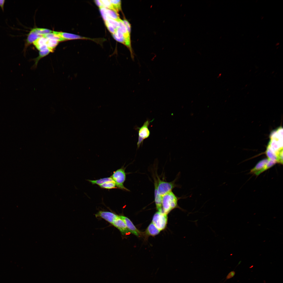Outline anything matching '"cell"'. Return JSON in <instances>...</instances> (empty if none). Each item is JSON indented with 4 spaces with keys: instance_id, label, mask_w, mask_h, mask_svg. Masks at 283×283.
<instances>
[{
    "instance_id": "obj_22",
    "label": "cell",
    "mask_w": 283,
    "mask_h": 283,
    "mask_svg": "<svg viewBox=\"0 0 283 283\" xmlns=\"http://www.w3.org/2000/svg\"><path fill=\"white\" fill-rule=\"evenodd\" d=\"M115 11L118 13L121 10V0H110Z\"/></svg>"
},
{
    "instance_id": "obj_3",
    "label": "cell",
    "mask_w": 283,
    "mask_h": 283,
    "mask_svg": "<svg viewBox=\"0 0 283 283\" xmlns=\"http://www.w3.org/2000/svg\"><path fill=\"white\" fill-rule=\"evenodd\" d=\"M110 177L115 182L117 188L127 191H130L124 185L126 178V174L124 168H121L113 172Z\"/></svg>"
},
{
    "instance_id": "obj_21",
    "label": "cell",
    "mask_w": 283,
    "mask_h": 283,
    "mask_svg": "<svg viewBox=\"0 0 283 283\" xmlns=\"http://www.w3.org/2000/svg\"><path fill=\"white\" fill-rule=\"evenodd\" d=\"M43 37L47 39H53L61 41L65 40L58 36L53 33H50L43 35Z\"/></svg>"
},
{
    "instance_id": "obj_1",
    "label": "cell",
    "mask_w": 283,
    "mask_h": 283,
    "mask_svg": "<svg viewBox=\"0 0 283 283\" xmlns=\"http://www.w3.org/2000/svg\"><path fill=\"white\" fill-rule=\"evenodd\" d=\"M181 198H185L178 197L172 191L163 196L162 205L163 212L168 214L172 210L176 208H178L182 210H184L178 204V200Z\"/></svg>"
},
{
    "instance_id": "obj_18",
    "label": "cell",
    "mask_w": 283,
    "mask_h": 283,
    "mask_svg": "<svg viewBox=\"0 0 283 283\" xmlns=\"http://www.w3.org/2000/svg\"><path fill=\"white\" fill-rule=\"evenodd\" d=\"M59 42V41L57 40L47 39L46 45L47 48L53 52L54 49L58 44Z\"/></svg>"
},
{
    "instance_id": "obj_28",
    "label": "cell",
    "mask_w": 283,
    "mask_h": 283,
    "mask_svg": "<svg viewBox=\"0 0 283 283\" xmlns=\"http://www.w3.org/2000/svg\"><path fill=\"white\" fill-rule=\"evenodd\" d=\"M129 33L130 34L131 32V26L129 23L126 19L123 20Z\"/></svg>"
},
{
    "instance_id": "obj_30",
    "label": "cell",
    "mask_w": 283,
    "mask_h": 283,
    "mask_svg": "<svg viewBox=\"0 0 283 283\" xmlns=\"http://www.w3.org/2000/svg\"><path fill=\"white\" fill-rule=\"evenodd\" d=\"M5 0H0V7L3 11H4V5Z\"/></svg>"
},
{
    "instance_id": "obj_5",
    "label": "cell",
    "mask_w": 283,
    "mask_h": 283,
    "mask_svg": "<svg viewBox=\"0 0 283 283\" xmlns=\"http://www.w3.org/2000/svg\"><path fill=\"white\" fill-rule=\"evenodd\" d=\"M167 214L163 211H157L154 214L152 222L160 231L164 230L167 223Z\"/></svg>"
},
{
    "instance_id": "obj_9",
    "label": "cell",
    "mask_w": 283,
    "mask_h": 283,
    "mask_svg": "<svg viewBox=\"0 0 283 283\" xmlns=\"http://www.w3.org/2000/svg\"><path fill=\"white\" fill-rule=\"evenodd\" d=\"M268 161V159L262 160L259 161L250 171V173L258 176L265 171V168Z\"/></svg>"
},
{
    "instance_id": "obj_13",
    "label": "cell",
    "mask_w": 283,
    "mask_h": 283,
    "mask_svg": "<svg viewBox=\"0 0 283 283\" xmlns=\"http://www.w3.org/2000/svg\"><path fill=\"white\" fill-rule=\"evenodd\" d=\"M50 52H52L48 48H45L40 50L39 56L33 59L35 62V63L32 67V68L34 69L36 68L39 61L41 58L48 55Z\"/></svg>"
},
{
    "instance_id": "obj_6",
    "label": "cell",
    "mask_w": 283,
    "mask_h": 283,
    "mask_svg": "<svg viewBox=\"0 0 283 283\" xmlns=\"http://www.w3.org/2000/svg\"><path fill=\"white\" fill-rule=\"evenodd\" d=\"M95 216L96 217L102 218L112 224L118 216L113 213L102 211H99Z\"/></svg>"
},
{
    "instance_id": "obj_19",
    "label": "cell",
    "mask_w": 283,
    "mask_h": 283,
    "mask_svg": "<svg viewBox=\"0 0 283 283\" xmlns=\"http://www.w3.org/2000/svg\"><path fill=\"white\" fill-rule=\"evenodd\" d=\"M106 13L110 18L117 21L120 18L117 13L112 10L106 9Z\"/></svg>"
},
{
    "instance_id": "obj_14",
    "label": "cell",
    "mask_w": 283,
    "mask_h": 283,
    "mask_svg": "<svg viewBox=\"0 0 283 283\" xmlns=\"http://www.w3.org/2000/svg\"><path fill=\"white\" fill-rule=\"evenodd\" d=\"M160 231L151 222L147 227L145 233V235L148 236H154L158 234Z\"/></svg>"
},
{
    "instance_id": "obj_24",
    "label": "cell",
    "mask_w": 283,
    "mask_h": 283,
    "mask_svg": "<svg viewBox=\"0 0 283 283\" xmlns=\"http://www.w3.org/2000/svg\"><path fill=\"white\" fill-rule=\"evenodd\" d=\"M100 1L103 7L115 11L112 4L110 2V0H101Z\"/></svg>"
},
{
    "instance_id": "obj_29",
    "label": "cell",
    "mask_w": 283,
    "mask_h": 283,
    "mask_svg": "<svg viewBox=\"0 0 283 283\" xmlns=\"http://www.w3.org/2000/svg\"><path fill=\"white\" fill-rule=\"evenodd\" d=\"M235 274V272L234 271H232L230 272L227 275L226 278L229 279L233 277Z\"/></svg>"
},
{
    "instance_id": "obj_15",
    "label": "cell",
    "mask_w": 283,
    "mask_h": 283,
    "mask_svg": "<svg viewBox=\"0 0 283 283\" xmlns=\"http://www.w3.org/2000/svg\"><path fill=\"white\" fill-rule=\"evenodd\" d=\"M47 39L41 37L37 39L33 43L36 48L40 51L43 49L47 48L46 42Z\"/></svg>"
},
{
    "instance_id": "obj_12",
    "label": "cell",
    "mask_w": 283,
    "mask_h": 283,
    "mask_svg": "<svg viewBox=\"0 0 283 283\" xmlns=\"http://www.w3.org/2000/svg\"><path fill=\"white\" fill-rule=\"evenodd\" d=\"M53 33L61 37L65 40L77 39H90L89 38L68 33L55 31H53Z\"/></svg>"
},
{
    "instance_id": "obj_2",
    "label": "cell",
    "mask_w": 283,
    "mask_h": 283,
    "mask_svg": "<svg viewBox=\"0 0 283 283\" xmlns=\"http://www.w3.org/2000/svg\"><path fill=\"white\" fill-rule=\"evenodd\" d=\"M157 178H154V194H157L162 197L167 193L172 191L176 187H180V186L176 184V178L173 181L168 182L161 180L159 177L157 176Z\"/></svg>"
},
{
    "instance_id": "obj_31",
    "label": "cell",
    "mask_w": 283,
    "mask_h": 283,
    "mask_svg": "<svg viewBox=\"0 0 283 283\" xmlns=\"http://www.w3.org/2000/svg\"><path fill=\"white\" fill-rule=\"evenodd\" d=\"M94 1L96 4L99 7V8L103 7L100 0H95Z\"/></svg>"
},
{
    "instance_id": "obj_8",
    "label": "cell",
    "mask_w": 283,
    "mask_h": 283,
    "mask_svg": "<svg viewBox=\"0 0 283 283\" xmlns=\"http://www.w3.org/2000/svg\"><path fill=\"white\" fill-rule=\"evenodd\" d=\"M119 216L124 221L130 233L137 236H139L141 235L142 233L136 227L132 222L128 218L122 215Z\"/></svg>"
},
{
    "instance_id": "obj_20",
    "label": "cell",
    "mask_w": 283,
    "mask_h": 283,
    "mask_svg": "<svg viewBox=\"0 0 283 283\" xmlns=\"http://www.w3.org/2000/svg\"><path fill=\"white\" fill-rule=\"evenodd\" d=\"M99 186L101 188L107 189H111L117 188L114 181L106 182L99 185Z\"/></svg>"
},
{
    "instance_id": "obj_26",
    "label": "cell",
    "mask_w": 283,
    "mask_h": 283,
    "mask_svg": "<svg viewBox=\"0 0 283 283\" xmlns=\"http://www.w3.org/2000/svg\"><path fill=\"white\" fill-rule=\"evenodd\" d=\"M99 9L101 15L104 21H107L110 18L108 17L106 13V8L102 7L100 8Z\"/></svg>"
},
{
    "instance_id": "obj_27",
    "label": "cell",
    "mask_w": 283,
    "mask_h": 283,
    "mask_svg": "<svg viewBox=\"0 0 283 283\" xmlns=\"http://www.w3.org/2000/svg\"><path fill=\"white\" fill-rule=\"evenodd\" d=\"M105 24L107 29L112 34H114L116 30H115L112 26L109 24L107 21H105Z\"/></svg>"
},
{
    "instance_id": "obj_23",
    "label": "cell",
    "mask_w": 283,
    "mask_h": 283,
    "mask_svg": "<svg viewBox=\"0 0 283 283\" xmlns=\"http://www.w3.org/2000/svg\"><path fill=\"white\" fill-rule=\"evenodd\" d=\"M33 29L35 32L39 35H43L53 32L52 31L45 28H33Z\"/></svg>"
},
{
    "instance_id": "obj_4",
    "label": "cell",
    "mask_w": 283,
    "mask_h": 283,
    "mask_svg": "<svg viewBox=\"0 0 283 283\" xmlns=\"http://www.w3.org/2000/svg\"><path fill=\"white\" fill-rule=\"evenodd\" d=\"M153 121H150L148 119L145 121L143 125L140 127H137V130L138 132V140L137 145L138 148L143 144L144 140L148 138L150 135V132L148 127L150 123Z\"/></svg>"
},
{
    "instance_id": "obj_10",
    "label": "cell",
    "mask_w": 283,
    "mask_h": 283,
    "mask_svg": "<svg viewBox=\"0 0 283 283\" xmlns=\"http://www.w3.org/2000/svg\"><path fill=\"white\" fill-rule=\"evenodd\" d=\"M43 35H39L37 34L33 29H31L27 35V37L25 40L24 51V53L28 47L35 41L37 39L42 37Z\"/></svg>"
},
{
    "instance_id": "obj_7",
    "label": "cell",
    "mask_w": 283,
    "mask_h": 283,
    "mask_svg": "<svg viewBox=\"0 0 283 283\" xmlns=\"http://www.w3.org/2000/svg\"><path fill=\"white\" fill-rule=\"evenodd\" d=\"M119 24V27L122 32L126 42V45L129 48L132 53L131 48L130 34L128 32L127 28L124 25L123 20L119 19L117 21Z\"/></svg>"
},
{
    "instance_id": "obj_17",
    "label": "cell",
    "mask_w": 283,
    "mask_h": 283,
    "mask_svg": "<svg viewBox=\"0 0 283 283\" xmlns=\"http://www.w3.org/2000/svg\"><path fill=\"white\" fill-rule=\"evenodd\" d=\"M87 180L92 184H96L99 185L106 182L114 181L111 177L104 178L96 180L88 179Z\"/></svg>"
},
{
    "instance_id": "obj_16",
    "label": "cell",
    "mask_w": 283,
    "mask_h": 283,
    "mask_svg": "<svg viewBox=\"0 0 283 283\" xmlns=\"http://www.w3.org/2000/svg\"><path fill=\"white\" fill-rule=\"evenodd\" d=\"M112 35L116 40L126 45L125 39L119 27L117 29L114 34Z\"/></svg>"
},
{
    "instance_id": "obj_25",
    "label": "cell",
    "mask_w": 283,
    "mask_h": 283,
    "mask_svg": "<svg viewBox=\"0 0 283 283\" xmlns=\"http://www.w3.org/2000/svg\"><path fill=\"white\" fill-rule=\"evenodd\" d=\"M107 21L116 30L119 27V23L117 21L109 18Z\"/></svg>"
},
{
    "instance_id": "obj_11",
    "label": "cell",
    "mask_w": 283,
    "mask_h": 283,
    "mask_svg": "<svg viewBox=\"0 0 283 283\" xmlns=\"http://www.w3.org/2000/svg\"><path fill=\"white\" fill-rule=\"evenodd\" d=\"M112 225L118 228L123 235H126L129 232L124 221L119 216Z\"/></svg>"
}]
</instances>
